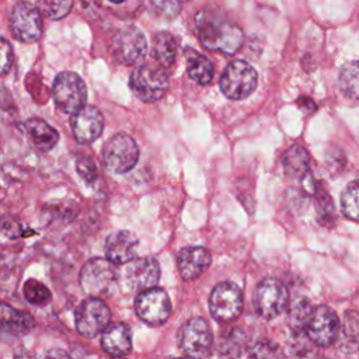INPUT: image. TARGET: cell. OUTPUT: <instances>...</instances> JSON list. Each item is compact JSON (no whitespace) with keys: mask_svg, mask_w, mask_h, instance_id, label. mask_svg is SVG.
I'll return each instance as SVG.
<instances>
[{"mask_svg":"<svg viewBox=\"0 0 359 359\" xmlns=\"http://www.w3.org/2000/svg\"><path fill=\"white\" fill-rule=\"evenodd\" d=\"M135 310L140 320L150 325H160L167 321L171 313V302L165 290L151 287L139 293L135 302Z\"/></svg>","mask_w":359,"mask_h":359,"instance_id":"obj_13","label":"cell"},{"mask_svg":"<svg viewBox=\"0 0 359 359\" xmlns=\"http://www.w3.org/2000/svg\"><path fill=\"white\" fill-rule=\"evenodd\" d=\"M34 325L35 320L29 313L17 310L0 302V331L21 335L31 331Z\"/></svg>","mask_w":359,"mask_h":359,"instance_id":"obj_21","label":"cell"},{"mask_svg":"<svg viewBox=\"0 0 359 359\" xmlns=\"http://www.w3.org/2000/svg\"><path fill=\"white\" fill-rule=\"evenodd\" d=\"M111 3H115V4H121V3H123L125 0H109Z\"/></svg>","mask_w":359,"mask_h":359,"instance_id":"obj_40","label":"cell"},{"mask_svg":"<svg viewBox=\"0 0 359 359\" xmlns=\"http://www.w3.org/2000/svg\"><path fill=\"white\" fill-rule=\"evenodd\" d=\"M187 72L188 76L198 84H209L213 80V65L208 57L201 53L189 52L187 56Z\"/></svg>","mask_w":359,"mask_h":359,"instance_id":"obj_25","label":"cell"},{"mask_svg":"<svg viewBox=\"0 0 359 359\" xmlns=\"http://www.w3.org/2000/svg\"><path fill=\"white\" fill-rule=\"evenodd\" d=\"M314 196H316V209H317V213H318V220L324 226L332 224L334 220H335L332 199L330 198L327 191L323 189L321 187H316Z\"/></svg>","mask_w":359,"mask_h":359,"instance_id":"obj_31","label":"cell"},{"mask_svg":"<svg viewBox=\"0 0 359 359\" xmlns=\"http://www.w3.org/2000/svg\"><path fill=\"white\" fill-rule=\"evenodd\" d=\"M243 307L241 289L230 280L216 285L209 297V310L215 320L230 323L238 317Z\"/></svg>","mask_w":359,"mask_h":359,"instance_id":"obj_10","label":"cell"},{"mask_svg":"<svg viewBox=\"0 0 359 359\" xmlns=\"http://www.w3.org/2000/svg\"><path fill=\"white\" fill-rule=\"evenodd\" d=\"M24 296L31 304L35 306H43L49 303L52 297L49 289L36 279H28L24 283Z\"/></svg>","mask_w":359,"mask_h":359,"instance_id":"obj_32","label":"cell"},{"mask_svg":"<svg viewBox=\"0 0 359 359\" xmlns=\"http://www.w3.org/2000/svg\"><path fill=\"white\" fill-rule=\"evenodd\" d=\"M210 252L203 247H185L178 252L177 265L184 280L199 278L210 265Z\"/></svg>","mask_w":359,"mask_h":359,"instance_id":"obj_18","label":"cell"},{"mask_svg":"<svg viewBox=\"0 0 359 359\" xmlns=\"http://www.w3.org/2000/svg\"><path fill=\"white\" fill-rule=\"evenodd\" d=\"M151 56L161 67L172 66L177 56V41L170 32H158L153 38Z\"/></svg>","mask_w":359,"mask_h":359,"instance_id":"obj_23","label":"cell"},{"mask_svg":"<svg viewBox=\"0 0 359 359\" xmlns=\"http://www.w3.org/2000/svg\"><path fill=\"white\" fill-rule=\"evenodd\" d=\"M129 87L140 101L154 102L165 94L168 88V77L161 67L142 65L132 72Z\"/></svg>","mask_w":359,"mask_h":359,"instance_id":"obj_8","label":"cell"},{"mask_svg":"<svg viewBox=\"0 0 359 359\" xmlns=\"http://www.w3.org/2000/svg\"><path fill=\"white\" fill-rule=\"evenodd\" d=\"M313 313V307L310 304V300L306 297L296 299L289 310H287V323L293 332L300 335L303 331H306L307 323L310 320V316Z\"/></svg>","mask_w":359,"mask_h":359,"instance_id":"obj_27","label":"cell"},{"mask_svg":"<svg viewBox=\"0 0 359 359\" xmlns=\"http://www.w3.org/2000/svg\"><path fill=\"white\" fill-rule=\"evenodd\" d=\"M36 7L49 20H62L73 8V0H36Z\"/></svg>","mask_w":359,"mask_h":359,"instance_id":"obj_30","label":"cell"},{"mask_svg":"<svg viewBox=\"0 0 359 359\" xmlns=\"http://www.w3.org/2000/svg\"><path fill=\"white\" fill-rule=\"evenodd\" d=\"M139 160V147L135 139L126 133L111 136L102 147V161L108 171L125 174L130 171Z\"/></svg>","mask_w":359,"mask_h":359,"instance_id":"obj_5","label":"cell"},{"mask_svg":"<svg viewBox=\"0 0 359 359\" xmlns=\"http://www.w3.org/2000/svg\"><path fill=\"white\" fill-rule=\"evenodd\" d=\"M250 359H285V353L276 342L264 339L250 349Z\"/></svg>","mask_w":359,"mask_h":359,"instance_id":"obj_33","label":"cell"},{"mask_svg":"<svg viewBox=\"0 0 359 359\" xmlns=\"http://www.w3.org/2000/svg\"><path fill=\"white\" fill-rule=\"evenodd\" d=\"M177 337L180 349L191 359H203L212 349V330L202 317H192L184 323Z\"/></svg>","mask_w":359,"mask_h":359,"instance_id":"obj_6","label":"cell"},{"mask_svg":"<svg viewBox=\"0 0 359 359\" xmlns=\"http://www.w3.org/2000/svg\"><path fill=\"white\" fill-rule=\"evenodd\" d=\"M76 171L86 182H94L98 178L95 161L88 156H80L76 160Z\"/></svg>","mask_w":359,"mask_h":359,"instance_id":"obj_34","label":"cell"},{"mask_svg":"<svg viewBox=\"0 0 359 359\" xmlns=\"http://www.w3.org/2000/svg\"><path fill=\"white\" fill-rule=\"evenodd\" d=\"M175 359H191V358H188V356H185V358H175Z\"/></svg>","mask_w":359,"mask_h":359,"instance_id":"obj_41","label":"cell"},{"mask_svg":"<svg viewBox=\"0 0 359 359\" xmlns=\"http://www.w3.org/2000/svg\"><path fill=\"white\" fill-rule=\"evenodd\" d=\"M101 346L112 356H123L132 349L130 328L123 323L108 325L101 332Z\"/></svg>","mask_w":359,"mask_h":359,"instance_id":"obj_19","label":"cell"},{"mask_svg":"<svg viewBox=\"0 0 359 359\" xmlns=\"http://www.w3.org/2000/svg\"><path fill=\"white\" fill-rule=\"evenodd\" d=\"M80 285L90 297H109L119 280V272L114 262L107 258H93L80 271Z\"/></svg>","mask_w":359,"mask_h":359,"instance_id":"obj_2","label":"cell"},{"mask_svg":"<svg viewBox=\"0 0 359 359\" xmlns=\"http://www.w3.org/2000/svg\"><path fill=\"white\" fill-rule=\"evenodd\" d=\"M306 334L316 345H331L339 334V318L337 313L328 306L314 307L306 327Z\"/></svg>","mask_w":359,"mask_h":359,"instance_id":"obj_14","label":"cell"},{"mask_svg":"<svg viewBox=\"0 0 359 359\" xmlns=\"http://www.w3.org/2000/svg\"><path fill=\"white\" fill-rule=\"evenodd\" d=\"M338 83L346 97L359 100V60L346 62L341 67Z\"/></svg>","mask_w":359,"mask_h":359,"instance_id":"obj_28","label":"cell"},{"mask_svg":"<svg viewBox=\"0 0 359 359\" xmlns=\"http://www.w3.org/2000/svg\"><path fill=\"white\" fill-rule=\"evenodd\" d=\"M257 313L266 318H275L286 309L287 292L285 285L273 278H266L259 282L254 296Z\"/></svg>","mask_w":359,"mask_h":359,"instance_id":"obj_12","label":"cell"},{"mask_svg":"<svg viewBox=\"0 0 359 359\" xmlns=\"http://www.w3.org/2000/svg\"><path fill=\"white\" fill-rule=\"evenodd\" d=\"M139 247L137 237L129 230H118L111 233L105 241L107 259L115 265L128 264L135 259Z\"/></svg>","mask_w":359,"mask_h":359,"instance_id":"obj_17","label":"cell"},{"mask_svg":"<svg viewBox=\"0 0 359 359\" xmlns=\"http://www.w3.org/2000/svg\"><path fill=\"white\" fill-rule=\"evenodd\" d=\"M196 32L203 48L224 55H233L243 43V31L238 25L220 17L217 11L208 7L201 10L196 17Z\"/></svg>","mask_w":359,"mask_h":359,"instance_id":"obj_1","label":"cell"},{"mask_svg":"<svg viewBox=\"0 0 359 359\" xmlns=\"http://www.w3.org/2000/svg\"><path fill=\"white\" fill-rule=\"evenodd\" d=\"M283 171L287 177L300 180L310 172V156L300 144L290 146L282 158Z\"/></svg>","mask_w":359,"mask_h":359,"instance_id":"obj_22","label":"cell"},{"mask_svg":"<svg viewBox=\"0 0 359 359\" xmlns=\"http://www.w3.org/2000/svg\"><path fill=\"white\" fill-rule=\"evenodd\" d=\"M21 359H72L67 352H65L60 348H49L39 352H35L32 355H25Z\"/></svg>","mask_w":359,"mask_h":359,"instance_id":"obj_37","label":"cell"},{"mask_svg":"<svg viewBox=\"0 0 359 359\" xmlns=\"http://www.w3.org/2000/svg\"><path fill=\"white\" fill-rule=\"evenodd\" d=\"M342 213L355 222H359V180L349 182L341 195Z\"/></svg>","mask_w":359,"mask_h":359,"instance_id":"obj_29","label":"cell"},{"mask_svg":"<svg viewBox=\"0 0 359 359\" xmlns=\"http://www.w3.org/2000/svg\"><path fill=\"white\" fill-rule=\"evenodd\" d=\"M20 223L13 216H3L0 217V231L4 233L7 237H15L20 234Z\"/></svg>","mask_w":359,"mask_h":359,"instance_id":"obj_38","label":"cell"},{"mask_svg":"<svg viewBox=\"0 0 359 359\" xmlns=\"http://www.w3.org/2000/svg\"><path fill=\"white\" fill-rule=\"evenodd\" d=\"M8 25L13 36L24 43L36 42L42 35V14L38 7L28 3L20 1L11 10Z\"/></svg>","mask_w":359,"mask_h":359,"instance_id":"obj_9","label":"cell"},{"mask_svg":"<svg viewBox=\"0 0 359 359\" xmlns=\"http://www.w3.org/2000/svg\"><path fill=\"white\" fill-rule=\"evenodd\" d=\"M297 104H299V107H300L306 114H311V112L316 111V104H314V101H313L311 98H309V97H300V98L297 100Z\"/></svg>","mask_w":359,"mask_h":359,"instance_id":"obj_39","label":"cell"},{"mask_svg":"<svg viewBox=\"0 0 359 359\" xmlns=\"http://www.w3.org/2000/svg\"><path fill=\"white\" fill-rule=\"evenodd\" d=\"M153 8L168 18L175 17L181 10V1L180 0H151Z\"/></svg>","mask_w":359,"mask_h":359,"instance_id":"obj_36","label":"cell"},{"mask_svg":"<svg viewBox=\"0 0 359 359\" xmlns=\"http://www.w3.org/2000/svg\"><path fill=\"white\" fill-rule=\"evenodd\" d=\"M109 320L111 311L108 306L97 297L86 299L77 307L74 316L76 330L87 338L101 334L109 325Z\"/></svg>","mask_w":359,"mask_h":359,"instance_id":"obj_11","label":"cell"},{"mask_svg":"<svg viewBox=\"0 0 359 359\" xmlns=\"http://www.w3.org/2000/svg\"><path fill=\"white\" fill-rule=\"evenodd\" d=\"M341 332V349L345 352H351L358 349L359 346V313L348 310L344 314L342 324H339Z\"/></svg>","mask_w":359,"mask_h":359,"instance_id":"obj_24","label":"cell"},{"mask_svg":"<svg viewBox=\"0 0 359 359\" xmlns=\"http://www.w3.org/2000/svg\"><path fill=\"white\" fill-rule=\"evenodd\" d=\"M13 59H14V53H13V46L11 43L0 36V77L6 76L11 66H13Z\"/></svg>","mask_w":359,"mask_h":359,"instance_id":"obj_35","label":"cell"},{"mask_svg":"<svg viewBox=\"0 0 359 359\" xmlns=\"http://www.w3.org/2000/svg\"><path fill=\"white\" fill-rule=\"evenodd\" d=\"M25 133L28 139L31 140L32 146L39 150V151H49L52 150L57 140H59V133L55 128H52L48 122H45L41 118H29L24 123Z\"/></svg>","mask_w":359,"mask_h":359,"instance_id":"obj_20","label":"cell"},{"mask_svg":"<svg viewBox=\"0 0 359 359\" xmlns=\"http://www.w3.org/2000/svg\"><path fill=\"white\" fill-rule=\"evenodd\" d=\"M258 74L255 69L243 60H233L220 77V90L230 100L247 98L257 87Z\"/></svg>","mask_w":359,"mask_h":359,"instance_id":"obj_7","label":"cell"},{"mask_svg":"<svg viewBox=\"0 0 359 359\" xmlns=\"http://www.w3.org/2000/svg\"><path fill=\"white\" fill-rule=\"evenodd\" d=\"M245 345H247V337L244 331H241L240 328H230L220 335L217 349L222 356L236 359L243 353Z\"/></svg>","mask_w":359,"mask_h":359,"instance_id":"obj_26","label":"cell"},{"mask_svg":"<svg viewBox=\"0 0 359 359\" xmlns=\"http://www.w3.org/2000/svg\"><path fill=\"white\" fill-rule=\"evenodd\" d=\"M70 128L74 139L81 144L95 142L104 129V116L97 107L86 105L70 118Z\"/></svg>","mask_w":359,"mask_h":359,"instance_id":"obj_16","label":"cell"},{"mask_svg":"<svg viewBox=\"0 0 359 359\" xmlns=\"http://www.w3.org/2000/svg\"><path fill=\"white\" fill-rule=\"evenodd\" d=\"M180 1H187V0H180Z\"/></svg>","mask_w":359,"mask_h":359,"instance_id":"obj_42","label":"cell"},{"mask_svg":"<svg viewBox=\"0 0 359 359\" xmlns=\"http://www.w3.org/2000/svg\"><path fill=\"white\" fill-rule=\"evenodd\" d=\"M52 97L59 111L73 115L86 107V83L79 74L73 72H62L56 76L53 81Z\"/></svg>","mask_w":359,"mask_h":359,"instance_id":"obj_4","label":"cell"},{"mask_svg":"<svg viewBox=\"0 0 359 359\" xmlns=\"http://www.w3.org/2000/svg\"><path fill=\"white\" fill-rule=\"evenodd\" d=\"M160 279V265L156 258H135L126 264L123 280L129 290L143 292L156 287Z\"/></svg>","mask_w":359,"mask_h":359,"instance_id":"obj_15","label":"cell"},{"mask_svg":"<svg viewBox=\"0 0 359 359\" xmlns=\"http://www.w3.org/2000/svg\"><path fill=\"white\" fill-rule=\"evenodd\" d=\"M112 59L125 66L140 62L147 50L144 34L135 25L119 28L114 32L108 45Z\"/></svg>","mask_w":359,"mask_h":359,"instance_id":"obj_3","label":"cell"}]
</instances>
